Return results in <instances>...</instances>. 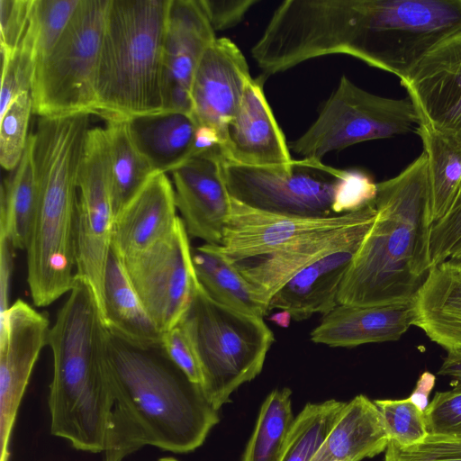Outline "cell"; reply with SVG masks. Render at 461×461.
Listing matches in <instances>:
<instances>
[{
    "mask_svg": "<svg viewBox=\"0 0 461 461\" xmlns=\"http://www.w3.org/2000/svg\"><path fill=\"white\" fill-rule=\"evenodd\" d=\"M427 158L429 219L432 224L449 210L461 183V143L420 122L416 128Z\"/></svg>",
    "mask_w": 461,
    "mask_h": 461,
    "instance_id": "obj_29",
    "label": "cell"
},
{
    "mask_svg": "<svg viewBox=\"0 0 461 461\" xmlns=\"http://www.w3.org/2000/svg\"><path fill=\"white\" fill-rule=\"evenodd\" d=\"M171 0H110L95 114L108 120L164 112V44Z\"/></svg>",
    "mask_w": 461,
    "mask_h": 461,
    "instance_id": "obj_6",
    "label": "cell"
},
{
    "mask_svg": "<svg viewBox=\"0 0 461 461\" xmlns=\"http://www.w3.org/2000/svg\"><path fill=\"white\" fill-rule=\"evenodd\" d=\"M258 2V0H200L214 32L228 30L241 23L248 11Z\"/></svg>",
    "mask_w": 461,
    "mask_h": 461,
    "instance_id": "obj_43",
    "label": "cell"
},
{
    "mask_svg": "<svg viewBox=\"0 0 461 461\" xmlns=\"http://www.w3.org/2000/svg\"><path fill=\"white\" fill-rule=\"evenodd\" d=\"M157 461H178V460L173 456H164V457L158 459Z\"/></svg>",
    "mask_w": 461,
    "mask_h": 461,
    "instance_id": "obj_49",
    "label": "cell"
},
{
    "mask_svg": "<svg viewBox=\"0 0 461 461\" xmlns=\"http://www.w3.org/2000/svg\"><path fill=\"white\" fill-rule=\"evenodd\" d=\"M81 0H34L31 29L34 37L36 63L59 40Z\"/></svg>",
    "mask_w": 461,
    "mask_h": 461,
    "instance_id": "obj_35",
    "label": "cell"
},
{
    "mask_svg": "<svg viewBox=\"0 0 461 461\" xmlns=\"http://www.w3.org/2000/svg\"><path fill=\"white\" fill-rule=\"evenodd\" d=\"M459 32L461 0H330L317 23L325 56L348 55L400 80Z\"/></svg>",
    "mask_w": 461,
    "mask_h": 461,
    "instance_id": "obj_5",
    "label": "cell"
},
{
    "mask_svg": "<svg viewBox=\"0 0 461 461\" xmlns=\"http://www.w3.org/2000/svg\"><path fill=\"white\" fill-rule=\"evenodd\" d=\"M14 250L12 242L0 237V339L5 334L10 304V287L14 271Z\"/></svg>",
    "mask_w": 461,
    "mask_h": 461,
    "instance_id": "obj_44",
    "label": "cell"
},
{
    "mask_svg": "<svg viewBox=\"0 0 461 461\" xmlns=\"http://www.w3.org/2000/svg\"><path fill=\"white\" fill-rule=\"evenodd\" d=\"M264 77L247 85L229 123L221 153L225 159L249 167L290 168L294 161L263 89Z\"/></svg>",
    "mask_w": 461,
    "mask_h": 461,
    "instance_id": "obj_19",
    "label": "cell"
},
{
    "mask_svg": "<svg viewBox=\"0 0 461 461\" xmlns=\"http://www.w3.org/2000/svg\"><path fill=\"white\" fill-rule=\"evenodd\" d=\"M400 83L420 122L461 143V32L434 48Z\"/></svg>",
    "mask_w": 461,
    "mask_h": 461,
    "instance_id": "obj_15",
    "label": "cell"
},
{
    "mask_svg": "<svg viewBox=\"0 0 461 461\" xmlns=\"http://www.w3.org/2000/svg\"><path fill=\"white\" fill-rule=\"evenodd\" d=\"M424 413L429 433L461 434V389L436 393Z\"/></svg>",
    "mask_w": 461,
    "mask_h": 461,
    "instance_id": "obj_40",
    "label": "cell"
},
{
    "mask_svg": "<svg viewBox=\"0 0 461 461\" xmlns=\"http://www.w3.org/2000/svg\"><path fill=\"white\" fill-rule=\"evenodd\" d=\"M175 192L166 173H156L116 214L112 249L122 258L138 255L168 236L176 215Z\"/></svg>",
    "mask_w": 461,
    "mask_h": 461,
    "instance_id": "obj_21",
    "label": "cell"
},
{
    "mask_svg": "<svg viewBox=\"0 0 461 461\" xmlns=\"http://www.w3.org/2000/svg\"><path fill=\"white\" fill-rule=\"evenodd\" d=\"M33 104L31 93L19 95L0 116V163L13 171L20 163L30 135L28 127Z\"/></svg>",
    "mask_w": 461,
    "mask_h": 461,
    "instance_id": "obj_36",
    "label": "cell"
},
{
    "mask_svg": "<svg viewBox=\"0 0 461 461\" xmlns=\"http://www.w3.org/2000/svg\"><path fill=\"white\" fill-rule=\"evenodd\" d=\"M361 242L338 249L299 272L273 295L268 312L287 311L296 321L330 312L339 305L340 285Z\"/></svg>",
    "mask_w": 461,
    "mask_h": 461,
    "instance_id": "obj_24",
    "label": "cell"
},
{
    "mask_svg": "<svg viewBox=\"0 0 461 461\" xmlns=\"http://www.w3.org/2000/svg\"><path fill=\"white\" fill-rule=\"evenodd\" d=\"M438 374L449 377L453 388L461 389V349L447 351Z\"/></svg>",
    "mask_w": 461,
    "mask_h": 461,
    "instance_id": "obj_45",
    "label": "cell"
},
{
    "mask_svg": "<svg viewBox=\"0 0 461 461\" xmlns=\"http://www.w3.org/2000/svg\"><path fill=\"white\" fill-rule=\"evenodd\" d=\"M417 111L409 99L371 94L343 75L317 118L289 149L303 158H321L328 153L372 140L405 134L418 125Z\"/></svg>",
    "mask_w": 461,
    "mask_h": 461,
    "instance_id": "obj_9",
    "label": "cell"
},
{
    "mask_svg": "<svg viewBox=\"0 0 461 461\" xmlns=\"http://www.w3.org/2000/svg\"><path fill=\"white\" fill-rule=\"evenodd\" d=\"M104 322L114 337L136 347H161L163 333L147 312L123 262L112 249L104 280Z\"/></svg>",
    "mask_w": 461,
    "mask_h": 461,
    "instance_id": "obj_25",
    "label": "cell"
},
{
    "mask_svg": "<svg viewBox=\"0 0 461 461\" xmlns=\"http://www.w3.org/2000/svg\"><path fill=\"white\" fill-rule=\"evenodd\" d=\"M180 324L196 352L202 389L219 411L241 384L262 370L274 342L262 317L244 313L213 300L199 283Z\"/></svg>",
    "mask_w": 461,
    "mask_h": 461,
    "instance_id": "obj_7",
    "label": "cell"
},
{
    "mask_svg": "<svg viewBox=\"0 0 461 461\" xmlns=\"http://www.w3.org/2000/svg\"><path fill=\"white\" fill-rule=\"evenodd\" d=\"M131 137L155 173H170L192 158L197 123L189 113L162 112L128 121Z\"/></svg>",
    "mask_w": 461,
    "mask_h": 461,
    "instance_id": "obj_27",
    "label": "cell"
},
{
    "mask_svg": "<svg viewBox=\"0 0 461 461\" xmlns=\"http://www.w3.org/2000/svg\"><path fill=\"white\" fill-rule=\"evenodd\" d=\"M388 442L377 406L359 394L345 403L312 461H361L385 451Z\"/></svg>",
    "mask_w": 461,
    "mask_h": 461,
    "instance_id": "obj_26",
    "label": "cell"
},
{
    "mask_svg": "<svg viewBox=\"0 0 461 461\" xmlns=\"http://www.w3.org/2000/svg\"><path fill=\"white\" fill-rule=\"evenodd\" d=\"M447 259H452L455 261L461 262V240L456 243V245L453 248L450 256Z\"/></svg>",
    "mask_w": 461,
    "mask_h": 461,
    "instance_id": "obj_48",
    "label": "cell"
},
{
    "mask_svg": "<svg viewBox=\"0 0 461 461\" xmlns=\"http://www.w3.org/2000/svg\"><path fill=\"white\" fill-rule=\"evenodd\" d=\"M230 196L256 210L310 218L335 216L333 206L348 169L315 158L294 159L290 168L258 167L222 158Z\"/></svg>",
    "mask_w": 461,
    "mask_h": 461,
    "instance_id": "obj_10",
    "label": "cell"
},
{
    "mask_svg": "<svg viewBox=\"0 0 461 461\" xmlns=\"http://www.w3.org/2000/svg\"><path fill=\"white\" fill-rule=\"evenodd\" d=\"M461 240V183L447 212L431 225L429 256L434 267L447 260Z\"/></svg>",
    "mask_w": 461,
    "mask_h": 461,
    "instance_id": "obj_39",
    "label": "cell"
},
{
    "mask_svg": "<svg viewBox=\"0 0 461 461\" xmlns=\"http://www.w3.org/2000/svg\"><path fill=\"white\" fill-rule=\"evenodd\" d=\"M1 57L0 116L19 95L32 91L36 55L30 29L17 49L1 51Z\"/></svg>",
    "mask_w": 461,
    "mask_h": 461,
    "instance_id": "obj_34",
    "label": "cell"
},
{
    "mask_svg": "<svg viewBox=\"0 0 461 461\" xmlns=\"http://www.w3.org/2000/svg\"><path fill=\"white\" fill-rule=\"evenodd\" d=\"M270 319L277 325L283 328H286L289 326V323L292 320V316L287 311H280L279 312L271 316Z\"/></svg>",
    "mask_w": 461,
    "mask_h": 461,
    "instance_id": "obj_47",
    "label": "cell"
},
{
    "mask_svg": "<svg viewBox=\"0 0 461 461\" xmlns=\"http://www.w3.org/2000/svg\"><path fill=\"white\" fill-rule=\"evenodd\" d=\"M110 332L91 286L77 279L50 327V432L74 448L104 452L113 406L108 378Z\"/></svg>",
    "mask_w": 461,
    "mask_h": 461,
    "instance_id": "obj_4",
    "label": "cell"
},
{
    "mask_svg": "<svg viewBox=\"0 0 461 461\" xmlns=\"http://www.w3.org/2000/svg\"><path fill=\"white\" fill-rule=\"evenodd\" d=\"M110 0H81L51 50L36 63L33 113L95 114L99 55Z\"/></svg>",
    "mask_w": 461,
    "mask_h": 461,
    "instance_id": "obj_8",
    "label": "cell"
},
{
    "mask_svg": "<svg viewBox=\"0 0 461 461\" xmlns=\"http://www.w3.org/2000/svg\"><path fill=\"white\" fill-rule=\"evenodd\" d=\"M89 120L83 115L41 117L32 134L38 203L26 247L32 303L45 307L74 287L78 176Z\"/></svg>",
    "mask_w": 461,
    "mask_h": 461,
    "instance_id": "obj_3",
    "label": "cell"
},
{
    "mask_svg": "<svg viewBox=\"0 0 461 461\" xmlns=\"http://www.w3.org/2000/svg\"><path fill=\"white\" fill-rule=\"evenodd\" d=\"M346 402L307 403L294 419L278 461H312Z\"/></svg>",
    "mask_w": 461,
    "mask_h": 461,
    "instance_id": "obj_33",
    "label": "cell"
},
{
    "mask_svg": "<svg viewBox=\"0 0 461 461\" xmlns=\"http://www.w3.org/2000/svg\"><path fill=\"white\" fill-rule=\"evenodd\" d=\"M374 203L375 220L342 280L339 304L411 303L432 267L425 153L397 176L377 183Z\"/></svg>",
    "mask_w": 461,
    "mask_h": 461,
    "instance_id": "obj_2",
    "label": "cell"
},
{
    "mask_svg": "<svg viewBox=\"0 0 461 461\" xmlns=\"http://www.w3.org/2000/svg\"><path fill=\"white\" fill-rule=\"evenodd\" d=\"M34 0H0L1 51H13L24 39Z\"/></svg>",
    "mask_w": 461,
    "mask_h": 461,
    "instance_id": "obj_41",
    "label": "cell"
},
{
    "mask_svg": "<svg viewBox=\"0 0 461 461\" xmlns=\"http://www.w3.org/2000/svg\"><path fill=\"white\" fill-rule=\"evenodd\" d=\"M161 348L189 380L202 384V372L196 352L180 324L163 333Z\"/></svg>",
    "mask_w": 461,
    "mask_h": 461,
    "instance_id": "obj_42",
    "label": "cell"
},
{
    "mask_svg": "<svg viewBox=\"0 0 461 461\" xmlns=\"http://www.w3.org/2000/svg\"><path fill=\"white\" fill-rule=\"evenodd\" d=\"M222 153L194 156L171 171L176 209L189 237L221 245L230 212Z\"/></svg>",
    "mask_w": 461,
    "mask_h": 461,
    "instance_id": "obj_17",
    "label": "cell"
},
{
    "mask_svg": "<svg viewBox=\"0 0 461 461\" xmlns=\"http://www.w3.org/2000/svg\"><path fill=\"white\" fill-rule=\"evenodd\" d=\"M375 214L373 203L359 211L330 217L290 216L256 210L230 197L221 244L213 246L231 261H240L267 254L307 234L374 221Z\"/></svg>",
    "mask_w": 461,
    "mask_h": 461,
    "instance_id": "obj_13",
    "label": "cell"
},
{
    "mask_svg": "<svg viewBox=\"0 0 461 461\" xmlns=\"http://www.w3.org/2000/svg\"><path fill=\"white\" fill-rule=\"evenodd\" d=\"M115 212L104 127H91L78 176L75 223L76 277L88 284L104 312V280Z\"/></svg>",
    "mask_w": 461,
    "mask_h": 461,
    "instance_id": "obj_11",
    "label": "cell"
},
{
    "mask_svg": "<svg viewBox=\"0 0 461 461\" xmlns=\"http://www.w3.org/2000/svg\"><path fill=\"white\" fill-rule=\"evenodd\" d=\"M384 452V461H461V434L429 433L408 447L389 440Z\"/></svg>",
    "mask_w": 461,
    "mask_h": 461,
    "instance_id": "obj_38",
    "label": "cell"
},
{
    "mask_svg": "<svg viewBox=\"0 0 461 461\" xmlns=\"http://www.w3.org/2000/svg\"><path fill=\"white\" fill-rule=\"evenodd\" d=\"M50 321L22 299L7 313L0 339V461L9 459L16 415L39 356L49 342Z\"/></svg>",
    "mask_w": 461,
    "mask_h": 461,
    "instance_id": "obj_14",
    "label": "cell"
},
{
    "mask_svg": "<svg viewBox=\"0 0 461 461\" xmlns=\"http://www.w3.org/2000/svg\"><path fill=\"white\" fill-rule=\"evenodd\" d=\"M435 375L428 371L423 372L417 381L414 391L410 395V399L417 404L421 410L428 406V397L435 384Z\"/></svg>",
    "mask_w": 461,
    "mask_h": 461,
    "instance_id": "obj_46",
    "label": "cell"
},
{
    "mask_svg": "<svg viewBox=\"0 0 461 461\" xmlns=\"http://www.w3.org/2000/svg\"><path fill=\"white\" fill-rule=\"evenodd\" d=\"M38 203L32 137L15 169L3 180L0 198V237L15 249L25 250Z\"/></svg>",
    "mask_w": 461,
    "mask_h": 461,
    "instance_id": "obj_30",
    "label": "cell"
},
{
    "mask_svg": "<svg viewBox=\"0 0 461 461\" xmlns=\"http://www.w3.org/2000/svg\"><path fill=\"white\" fill-rule=\"evenodd\" d=\"M107 369L113 406L104 461H122L145 446L191 452L219 422L201 385L161 347L132 346L110 333Z\"/></svg>",
    "mask_w": 461,
    "mask_h": 461,
    "instance_id": "obj_1",
    "label": "cell"
},
{
    "mask_svg": "<svg viewBox=\"0 0 461 461\" xmlns=\"http://www.w3.org/2000/svg\"><path fill=\"white\" fill-rule=\"evenodd\" d=\"M112 180L113 208L116 214L156 174L136 148L128 121H105Z\"/></svg>",
    "mask_w": 461,
    "mask_h": 461,
    "instance_id": "obj_31",
    "label": "cell"
},
{
    "mask_svg": "<svg viewBox=\"0 0 461 461\" xmlns=\"http://www.w3.org/2000/svg\"><path fill=\"white\" fill-rule=\"evenodd\" d=\"M147 312L164 333L186 312L197 282L189 235L178 216L172 232L149 249L123 259Z\"/></svg>",
    "mask_w": 461,
    "mask_h": 461,
    "instance_id": "obj_12",
    "label": "cell"
},
{
    "mask_svg": "<svg viewBox=\"0 0 461 461\" xmlns=\"http://www.w3.org/2000/svg\"><path fill=\"white\" fill-rule=\"evenodd\" d=\"M288 388L273 390L264 401L241 461H278L294 421Z\"/></svg>",
    "mask_w": 461,
    "mask_h": 461,
    "instance_id": "obj_32",
    "label": "cell"
},
{
    "mask_svg": "<svg viewBox=\"0 0 461 461\" xmlns=\"http://www.w3.org/2000/svg\"><path fill=\"white\" fill-rule=\"evenodd\" d=\"M251 79L244 54L228 38H217L199 62L191 87V115L198 126L214 129L222 147Z\"/></svg>",
    "mask_w": 461,
    "mask_h": 461,
    "instance_id": "obj_16",
    "label": "cell"
},
{
    "mask_svg": "<svg viewBox=\"0 0 461 461\" xmlns=\"http://www.w3.org/2000/svg\"><path fill=\"white\" fill-rule=\"evenodd\" d=\"M216 39L200 0H171L164 44V112L191 114L193 79Z\"/></svg>",
    "mask_w": 461,
    "mask_h": 461,
    "instance_id": "obj_18",
    "label": "cell"
},
{
    "mask_svg": "<svg viewBox=\"0 0 461 461\" xmlns=\"http://www.w3.org/2000/svg\"><path fill=\"white\" fill-rule=\"evenodd\" d=\"M412 302L391 305L339 304L322 315L311 339L330 347L352 348L396 341L413 326Z\"/></svg>",
    "mask_w": 461,
    "mask_h": 461,
    "instance_id": "obj_22",
    "label": "cell"
},
{
    "mask_svg": "<svg viewBox=\"0 0 461 461\" xmlns=\"http://www.w3.org/2000/svg\"><path fill=\"white\" fill-rule=\"evenodd\" d=\"M373 221L307 234L267 254L232 262L268 308L273 295L305 267L362 241Z\"/></svg>",
    "mask_w": 461,
    "mask_h": 461,
    "instance_id": "obj_20",
    "label": "cell"
},
{
    "mask_svg": "<svg viewBox=\"0 0 461 461\" xmlns=\"http://www.w3.org/2000/svg\"><path fill=\"white\" fill-rule=\"evenodd\" d=\"M413 326L446 351L461 349V262L432 267L412 300Z\"/></svg>",
    "mask_w": 461,
    "mask_h": 461,
    "instance_id": "obj_23",
    "label": "cell"
},
{
    "mask_svg": "<svg viewBox=\"0 0 461 461\" xmlns=\"http://www.w3.org/2000/svg\"><path fill=\"white\" fill-rule=\"evenodd\" d=\"M192 258L199 283L213 300L233 310L262 318L268 312L267 306L234 263L213 245L204 243L192 249Z\"/></svg>",
    "mask_w": 461,
    "mask_h": 461,
    "instance_id": "obj_28",
    "label": "cell"
},
{
    "mask_svg": "<svg viewBox=\"0 0 461 461\" xmlns=\"http://www.w3.org/2000/svg\"><path fill=\"white\" fill-rule=\"evenodd\" d=\"M389 440L408 447L422 441L429 434L425 413L410 398L375 400Z\"/></svg>",
    "mask_w": 461,
    "mask_h": 461,
    "instance_id": "obj_37",
    "label": "cell"
}]
</instances>
